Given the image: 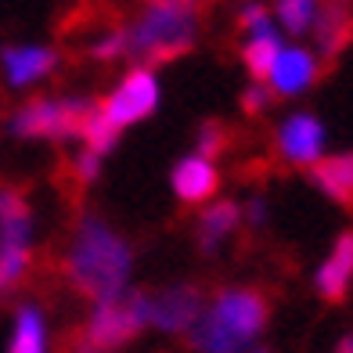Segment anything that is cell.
Here are the masks:
<instances>
[{
	"mask_svg": "<svg viewBox=\"0 0 353 353\" xmlns=\"http://www.w3.org/2000/svg\"><path fill=\"white\" fill-rule=\"evenodd\" d=\"M61 274L72 292L90 303L112 299L130 288L134 249L105 216L83 213L69 234L65 252H61Z\"/></svg>",
	"mask_w": 353,
	"mask_h": 353,
	"instance_id": "1",
	"label": "cell"
},
{
	"mask_svg": "<svg viewBox=\"0 0 353 353\" xmlns=\"http://www.w3.org/2000/svg\"><path fill=\"white\" fill-rule=\"evenodd\" d=\"M270 321V303L256 288H220L205 303L202 317L188 332L191 350L199 353H242Z\"/></svg>",
	"mask_w": 353,
	"mask_h": 353,
	"instance_id": "2",
	"label": "cell"
},
{
	"mask_svg": "<svg viewBox=\"0 0 353 353\" xmlns=\"http://www.w3.org/2000/svg\"><path fill=\"white\" fill-rule=\"evenodd\" d=\"M123 33H126V58H134L144 69L166 65V61L181 58L195 47L199 8L181 4V0H148V8Z\"/></svg>",
	"mask_w": 353,
	"mask_h": 353,
	"instance_id": "3",
	"label": "cell"
},
{
	"mask_svg": "<svg viewBox=\"0 0 353 353\" xmlns=\"http://www.w3.org/2000/svg\"><path fill=\"white\" fill-rule=\"evenodd\" d=\"M37 216L29 195L14 184H0V296L14 292L33 270Z\"/></svg>",
	"mask_w": 353,
	"mask_h": 353,
	"instance_id": "4",
	"label": "cell"
},
{
	"mask_svg": "<svg viewBox=\"0 0 353 353\" xmlns=\"http://www.w3.org/2000/svg\"><path fill=\"white\" fill-rule=\"evenodd\" d=\"M94 108V98H29L8 116V130L19 141L72 144Z\"/></svg>",
	"mask_w": 353,
	"mask_h": 353,
	"instance_id": "5",
	"label": "cell"
},
{
	"mask_svg": "<svg viewBox=\"0 0 353 353\" xmlns=\"http://www.w3.org/2000/svg\"><path fill=\"white\" fill-rule=\"evenodd\" d=\"M144 328H152V296L141 292V288H126L112 299L90 303V314L79 335L101 353H116L119 346L134 343Z\"/></svg>",
	"mask_w": 353,
	"mask_h": 353,
	"instance_id": "6",
	"label": "cell"
},
{
	"mask_svg": "<svg viewBox=\"0 0 353 353\" xmlns=\"http://www.w3.org/2000/svg\"><path fill=\"white\" fill-rule=\"evenodd\" d=\"M159 98H163V90H159V76H155V69L134 65V69L116 83V90H112L108 98L101 101V112L108 116L112 126L126 130V126H134V123H141V119H148L152 112L159 108Z\"/></svg>",
	"mask_w": 353,
	"mask_h": 353,
	"instance_id": "7",
	"label": "cell"
},
{
	"mask_svg": "<svg viewBox=\"0 0 353 353\" xmlns=\"http://www.w3.org/2000/svg\"><path fill=\"white\" fill-rule=\"evenodd\" d=\"M278 155L285 159L288 166H314L325 159L328 148V130L314 112H292L285 116V123L278 126Z\"/></svg>",
	"mask_w": 353,
	"mask_h": 353,
	"instance_id": "8",
	"label": "cell"
},
{
	"mask_svg": "<svg viewBox=\"0 0 353 353\" xmlns=\"http://www.w3.org/2000/svg\"><path fill=\"white\" fill-rule=\"evenodd\" d=\"M58 69V51L47 43H8L0 47V79L8 90H29Z\"/></svg>",
	"mask_w": 353,
	"mask_h": 353,
	"instance_id": "9",
	"label": "cell"
},
{
	"mask_svg": "<svg viewBox=\"0 0 353 353\" xmlns=\"http://www.w3.org/2000/svg\"><path fill=\"white\" fill-rule=\"evenodd\" d=\"M205 310V296L199 285H170L152 296V328L166 335H188Z\"/></svg>",
	"mask_w": 353,
	"mask_h": 353,
	"instance_id": "10",
	"label": "cell"
},
{
	"mask_svg": "<svg viewBox=\"0 0 353 353\" xmlns=\"http://www.w3.org/2000/svg\"><path fill=\"white\" fill-rule=\"evenodd\" d=\"M314 47L317 58H339L346 47L353 43V0H321L317 19H314Z\"/></svg>",
	"mask_w": 353,
	"mask_h": 353,
	"instance_id": "11",
	"label": "cell"
},
{
	"mask_svg": "<svg viewBox=\"0 0 353 353\" xmlns=\"http://www.w3.org/2000/svg\"><path fill=\"white\" fill-rule=\"evenodd\" d=\"M317 76H321V58L310 47L292 43V47H281L267 83H270V94H278V98H296V94L307 90Z\"/></svg>",
	"mask_w": 353,
	"mask_h": 353,
	"instance_id": "12",
	"label": "cell"
},
{
	"mask_svg": "<svg viewBox=\"0 0 353 353\" xmlns=\"http://www.w3.org/2000/svg\"><path fill=\"white\" fill-rule=\"evenodd\" d=\"M353 285V231H343L314 274V288L325 303H343Z\"/></svg>",
	"mask_w": 353,
	"mask_h": 353,
	"instance_id": "13",
	"label": "cell"
},
{
	"mask_svg": "<svg viewBox=\"0 0 353 353\" xmlns=\"http://www.w3.org/2000/svg\"><path fill=\"white\" fill-rule=\"evenodd\" d=\"M170 188L173 195L188 202V205H199V202H210L220 188V170L213 159H202V155H188L173 166L170 173Z\"/></svg>",
	"mask_w": 353,
	"mask_h": 353,
	"instance_id": "14",
	"label": "cell"
},
{
	"mask_svg": "<svg viewBox=\"0 0 353 353\" xmlns=\"http://www.w3.org/2000/svg\"><path fill=\"white\" fill-rule=\"evenodd\" d=\"M310 181L325 199H332L343 210H353V152L325 155L310 166Z\"/></svg>",
	"mask_w": 353,
	"mask_h": 353,
	"instance_id": "15",
	"label": "cell"
},
{
	"mask_svg": "<svg viewBox=\"0 0 353 353\" xmlns=\"http://www.w3.org/2000/svg\"><path fill=\"white\" fill-rule=\"evenodd\" d=\"M242 228V205L231 202V199H220V202H210L205 210L199 213V223H195V242L199 249L210 256L216 252L228 238Z\"/></svg>",
	"mask_w": 353,
	"mask_h": 353,
	"instance_id": "16",
	"label": "cell"
},
{
	"mask_svg": "<svg viewBox=\"0 0 353 353\" xmlns=\"http://www.w3.org/2000/svg\"><path fill=\"white\" fill-rule=\"evenodd\" d=\"M51 350V335H47V317L37 303H19L11 321V339L8 353H47Z\"/></svg>",
	"mask_w": 353,
	"mask_h": 353,
	"instance_id": "17",
	"label": "cell"
},
{
	"mask_svg": "<svg viewBox=\"0 0 353 353\" xmlns=\"http://www.w3.org/2000/svg\"><path fill=\"white\" fill-rule=\"evenodd\" d=\"M281 47H285V43H281V37L274 33V29L256 33V37L245 40V47H242V65H245V72L252 76V83H267V76H270V69H274Z\"/></svg>",
	"mask_w": 353,
	"mask_h": 353,
	"instance_id": "18",
	"label": "cell"
},
{
	"mask_svg": "<svg viewBox=\"0 0 353 353\" xmlns=\"http://www.w3.org/2000/svg\"><path fill=\"white\" fill-rule=\"evenodd\" d=\"M119 126H112L108 123V116L101 112V101H94V108H90V116H87V123H83V130H79V144H83L87 152H94V155H108L112 148L119 144Z\"/></svg>",
	"mask_w": 353,
	"mask_h": 353,
	"instance_id": "19",
	"label": "cell"
},
{
	"mask_svg": "<svg viewBox=\"0 0 353 353\" xmlns=\"http://www.w3.org/2000/svg\"><path fill=\"white\" fill-rule=\"evenodd\" d=\"M317 8H321V0H278L270 14H274V22L285 29L288 37H307L314 29Z\"/></svg>",
	"mask_w": 353,
	"mask_h": 353,
	"instance_id": "20",
	"label": "cell"
},
{
	"mask_svg": "<svg viewBox=\"0 0 353 353\" xmlns=\"http://www.w3.org/2000/svg\"><path fill=\"white\" fill-rule=\"evenodd\" d=\"M223 148H228V130H223V123H216V119L202 123V130H199V137H195V155L216 159Z\"/></svg>",
	"mask_w": 353,
	"mask_h": 353,
	"instance_id": "21",
	"label": "cell"
},
{
	"mask_svg": "<svg viewBox=\"0 0 353 353\" xmlns=\"http://www.w3.org/2000/svg\"><path fill=\"white\" fill-rule=\"evenodd\" d=\"M238 26H242V33L256 37V33L274 29V14L267 11V4H256V0H249V4L242 8V14H238Z\"/></svg>",
	"mask_w": 353,
	"mask_h": 353,
	"instance_id": "22",
	"label": "cell"
},
{
	"mask_svg": "<svg viewBox=\"0 0 353 353\" xmlns=\"http://www.w3.org/2000/svg\"><path fill=\"white\" fill-rule=\"evenodd\" d=\"M90 54L98 58V61H116L126 54V33L123 29H112V33H105L101 40H94L90 43Z\"/></svg>",
	"mask_w": 353,
	"mask_h": 353,
	"instance_id": "23",
	"label": "cell"
},
{
	"mask_svg": "<svg viewBox=\"0 0 353 353\" xmlns=\"http://www.w3.org/2000/svg\"><path fill=\"white\" fill-rule=\"evenodd\" d=\"M101 163H105L101 155H94V152H87V148H79V152L72 155V173H76V181L94 184V181H98V173H101Z\"/></svg>",
	"mask_w": 353,
	"mask_h": 353,
	"instance_id": "24",
	"label": "cell"
},
{
	"mask_svg": "<svg viewBox=\"0 0 353 353\" xmlns=\"http://www.w3.org/2000/svg\"><path fill=\"white\" fill-rule=\"evenodd\" d=\"M270 98H274V94L267 90V83H249L245 94H242V108L249 112V116H260V112L270 108Z\"/></svg>",
	"mask_w": 353,
	"mask_h": 353,
	"instance_id": "25",
	"label": "cell"
},
{
	"mask_svg": "<svg viewBox=\"0 0 353 353\" xmlns=\"http://www.w3.org/2000/svg\"><path fill=\"white\" fill-rule=\"evenodd\" d=\"M267 216H270L267 199H260V195H252V199L242 205V223H249V228H263Z\"/></svg>",
	"mask_w": 353,
	"mask_h": 353,
	"instance_id": "26",
	"label": "cell"
},
{
	"mask_svg": "<svg viewBox=\"0 0 353 353\" xmlns=\"http://www.w3.org/2000/svg\"><path fill=\"white\" fill-rule=\"evenodd\" d=\"M65 353H101V350L94 346V343H87L79 332H72V335H69V343H65Z\"/></svg>",
	"mask_w": 353,
	"mask_h": 353,
	"instance_id": "27",
	"label": "cell"
},
{
	"mask_svg": "<svg viewBox=\"0 0 353 353\" xmlns=\"http://www.w3.org/2000/svg\"><path fill=\"white\" fill-rule=\"evenodd\" d=\"M335 353H353V332H350V335H343L339 346H335Z\"/></svg>",
	"mask_w": 353,
	"mask_h": 353,
	"instance_id": "28",
	"label": "cell"
},
{
	"mask_svg": "<svg viewBox=\"0 0 353 353\" xmlns=\"http://www.w3.org/2000/svg\"><path fill=\"white\" fill-rule=\"evenodd\" d=\"M181 4H199V0H181Z\"/></svg>",
	"mask_w": 353,
	"mask_h": 353,
	"instance_id": "29",
	"label": "cell"
},
{
	"mask_svg": "<svg viewBox=\"0 0 353 353\" xmlns=\"http://www.w3.org/2000/svg\"><path fill=\"white\" fill-rule=\"evenodd\" d=\"M256 353H270V350H256Z\"/></svg>",
	"mask_w": 353,
	"mask_h": 353,
	"instance_id": "30",
	"label": "cell"
}]
</instances>
